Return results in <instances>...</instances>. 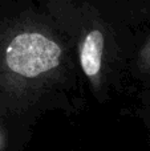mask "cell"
<instances>
[{
    "mask_svg": "<svg viewBox=\"0 0 150 151\" xmlns=\"http://www.w3.org/2000/svg\"><path fill=\"white\" fill-rule=\"evenodd\" d=\"M137 65L141 72L150 73V36L146 40L145 44H144V47L141 48L140 55H138V60H137Z\"/></svg>",
    "mask_w": 150,
    "mask_h": 151,
    "instance_id": "3957f363",
    "label": "cell"
},
{
    "mask_svg": "<svg viewBox=\"0 0 150 151\" xmlns=\"http://www.w3.org/2000/svg\"><path fill=\"white\" fill-rule=\"evenodd\" d=\"M64 49L50 32L25 24L0 32V93L5 101H23L60 72Z\"/></svg>",
    "mask_w": 150,
    "mask_h": 151,
    "instance_id": "6da1fadb",
    "label": "cell"
},
{
    "mask_svg": "<svg viewBox=\"0 0 150 151\" xmlns=\"http://www.w3.org/2000/svg\"><path fill=\"white\" fill-rule=\"evenodd\" d=\"M105 37L98 28L84 35L80 42V63L82 72L90 81L94 90H100L102 83V57Z\"/></svg>",
    "mask_w": 150,
    "mask_h": 151,
    "instance_id": "7a4b0ae2",
    "label": "cell"
}]
</instances>
